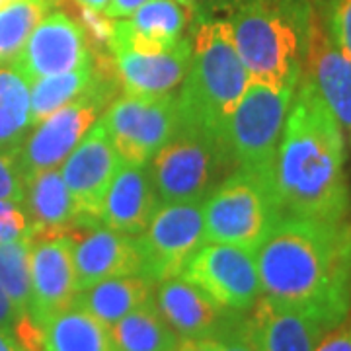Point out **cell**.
<instances>
[{
	"label": "cell",
	"instance_id": "6da1fadb",
	"mask_svg": "<svg viewBox=\"0 0 351 351\" xmlns=\"http://www.w3.org/2000/svg\"><path fill=\"white\" fill-rule=\"evenodd\" d=\"M262 295L330 328L351 313V219L281 217L254 250Z\"/></svg>",
	"mask_w": 351,
	"mask_h": 351
},
{
	"label": "cell",
	"instance_id": "7a4b0ae2",
	"mask_svg": "<svg viewBox=\"0 0 351 351\" xmlns=\"http://www.w3.org/2000/svg\"><path fill=\"white\" fill-rule=\"evenodd\" d=\"M271 182L281 217L326 223L351 219L348 141L304 73L289 106Z\"/></svg>",
	"mask_w": 351,
	"mask_h": 351
},
{
	"label": "cell",
	"instance_id": "3957f363",
	"mask_svg": "<svg viewBox=\"0 0 351 351\" xmlns=\"http://www.w3.org/2000/svg\"><path fill=\"white\" fill-rule=\"evenodd\" d=\"M314 22L313 0H242L228 24L252 82L297 88Z\"/></svg>",
	"mask_w": 351,
	"mask_h": 351
},
{
	"label": "cell",
	"instance_id": "277c9868",
	"mask_svg": "<svg viewBox=\"0 0 351 351\" xmlns=\"http://www.w3.org/2000/svg\"><path fill=\"white\" fill-rule=\"evenodd\" d=\"M250 82L228 20L201 24L191 38L188 73L178 92V121L226 138L228 119Z\"/></svg>",
	"mask_w": 351,
	"mask_h": 351
},
{
	"label": "cell",
	"instance_id": "5b68a950",
	"mask_svg": "<svg viewBox=\"0 0 351 351\" xmlns=\"http://www.w3.org/2000/svg\"><path fill=\"white\" fill-rule=\"evenodd\" d=\"M119 86L121 84L115 75L112 53L98 55V64H94V76L86 90L61 110L39 121L38 125L32 127L14 154L24 180L41 170L59 168L90 131V127L115 100Z\"/></svg>",
	"mask_w": 351,
	"mask_h": 351
},
{
	"label": "cell",
	"instance_id": "8992f818",
	"mask_svg": "<svg viewBox=\"0 0 351 351\" xmlns=\"http://www.w3.org/2000/svg\"><path fill=\"white\" fill-rule=\"evenodd\" d=\"M234 168L223 135L180 121L174 135L149 162L160 205L203 201Z\"/></svg>",
	"mask_w": 351,
	"mask_h": 351
},
{
	"label": "cell",
	"instance_id": "52a82bcc",
	"mask_svg": "<svg viewBox=\"0 0 351 351\" xmlns=\"http://www.w3.org/2000/svg\"><path fill=\"white\" fill-rule=\"evenodd\" d=\"M281 219L271 176L234 168L203 199L205 242L256 250Z\"/></svg>",
	"mask_w": 351,
	"mask_h": 351
},
{
	"label": "cell",
	"instance_id": "ba28073f",
	"mask_svg": "<svg viewBox=\"0 0 351 351\" xmlns=\"http://www.w3.org/2000/svg\"><path fill=\"white\" fill-rule=\"evenodd\" d=\"M295 88L250 82L226 127V145L237 168L271 176Z\"/></svg>",
	"mask_w": 351,
	"mask_h": 351
},
{
	"label": "cell",
	"instance_id": "9c48e42d",
	"mask_svg": "<svg viewBox=\"0 0 351 351\" xmlns=\"http://www.w3.org/2000/svg\"><path fill=\"white\" fill-rule=\"evenodd\" d=\"M100 121L121 162L149 164L178 129V94H123L108 106Z\"/></svg>",
	"mask_w": 351,
	"mask_h": 351
},
{
	"label": "cell",
	"instance_id": "30bf717a",
	"mask_svg": "<svg viewBox=\"0 0 351 351\" xmlns=\"http://www.w3.org/2000/svg\"><path fill=\"white\" fill-rule=\"evenodd\" d=\"M137 240L143 277L158 283L180 276L189 258L205 244L203 201L164 203Z\"/></svg>",
	"mask_w": 351,
	"mask_h": 351
},
{
	"label": "cell",
	"instance_id": "8fae6325",
	"mask_svg": "<svg viewBox=\"0 0 351 351\" xmlns=\"http://www.w3.org/2000/svg\"><path fill=\"white\" fill-rule=\"evenodd\" d=\"M180 277L234 313H250L262 297L254 252L240 246L205 242L184 265Z\"/></svg>",
	"mask_w": 351,
	"mask_h": 351
},
{
	"label": "cell",
	"instance_id": "7c38bea8",
	"mask_svg": "<svg viewBox=\"0 0 351 351\" xmlns=\"http://www.w3.org/2000/svg\"><path fill=\"white\" fill-rule=\"evenodd\" d=\"M119 164L121 158L98 119L59 166L73 199L78 230L98 226L101 205Z\"/></svg>",
	"mask_w": 351,
	"mask_h": 351
},
{
	"label": "cell",
	"instance_id": "4fadbf2b",
	"mask_svg": "<svg viewBox=\"0 0 351 351\" xmlns=\"http://www.w3.org/2000/svg\"><path fill=\"white\" fill-rule=\"evenodd\" d=\"M94 63L84 27L64 12H47L8 61L16 73L34 82Z\"/></svg>",
	"mask_w": 351,
	"mask_h": 351
},
{
	"label": "cell",
	"instance_id": "5bb4252c",
	"mask_svg": "<svg viewBox=\"0 0 351 351\" xmlns=\"http://www.w3.org/2000/svg\"><path fill=\"white\" fill-rule=\"evenodd\" d=\"M29 283V324L34 328L71 306L76 295L75 232L32 237Z\"/></svg>",
	"mask_w": 351,
	"mask_h": 351
},
{
	"label": "cell",
	"instance_id": "9a60e30c",
	"mask_svg": "<svg viewBox=\"0 0 351 351\" xmlns=\"http://www.w3.org/2000/svg\"><path fill=\"white\" fill-rule=\"evenodd\" d=\"M154 302L180 339H217L239 316L180 276L154 283Z\"/></svg>",
	"mask_w": 351,
	"mask_h": 351
},
{
	"label": "cell",
	"instance_id": "2e32d148",
	"mask_svg": "<svg viewBox=\"0 0 351 351\" xmlns=\"http://www.w3.org/2000/svg\"><path fill=\"white\" fill-rule=\"evenodd\" d=\"M110 53L123 94L162 96L172 94L188 73L191 39L182 38L162 51H135L121 43H110Z\"/></svg>",
	"mask_w": 351,
	"mask_h": 351
},
{
	"label": "cell",
	"instance_id": "e0dca14e",
	"mask_svg": "<svg viewBox=\"0 0 351 351\" xmlns=\"http://www.w3.org/2000/svg\"><path fill=\"white\" fill-rule=\"evenodd\" d=\"M76 293L113 277L143 276V256L135 234L104 226L75 237Z\"/></svg>",
	"mask_w": 351,
	"mask_h": 351
},
{
	"label": "cell",
	"instance_id": "ac0fdd59",
	"mask_svg": "<svg viewBox=\"0 0 351 351\" xmlns=\"http://www.w3.org/2000/svg\"><path fill=\"white\" fill-rule=\"evenodd\" d=\"M246 330L256 351H314L332 328L262 295L246 316Z\"/></svg>",
	"mask_w": 351,
	"mask_h": 351
},
{
	"label": "cell",
	"instance_id": "d6986e66",
	"mask_svg": "<svg viewBox=\"0 0 351 351\" xmlns=\"http://www.w3.org/2000/svg\"><path fill=\"white\" fill-rule=\"evenodd\" d=\"M158 207L160 201L152 184L149 164L121 162L106 193L98 226L137 237L149 226Z\"/></svg>",
	"mask_w": 351,
	"mask_h": 351
},
{
	"label": "cell",
	"instance_id": "ffe728a7",
	"mask_svg": "<svg viewBox=\"0 0 351 351\" xmlns=\"http://www.w3.org/2000/svg\"><path fill=\"white\" fill-rule=\"evenodd\" d=\"M302 73L313 80L351 147V57L328 36L318 18Z\"/></svg>",
	"mask_w": 351,
	"mask_h": 351
},
{
	"label": "cell",
	"instance_id": "44dd1931",
	"mask_svg": "<svg viewBox=\"0 0 351 351\" xmlns=\"http://www.w3.org/2000/svg\"><path fill=\"white\" fill-rule=\"evenodd\" d=\"M24 209L34 226V237L78 230L73 199L59 168L25 178Z\"/></svg>",
	"mask_w": 351,
	"mask_h": 351
},
{
	"label": "cell",
	"instance_id": "7402d4cb",
	"mask_svg": "<svg viewBox=\"0 0 351 351\" xmlns=\"http://www.w3.org/2000/svg\"><path fill=\"white\" fill-rule=\"evenodd\" d=\"M34 351H119L112 328L82 308L66 306L36 328Z\"/></svg>",
	"mask_w": 351,
	"mask_h": 351
},
{
	"label": "cell",
	"instance_id": "603a6c76",
	"mask_svg": "<svg viewBox=\"0 0 351 351\" xmlns=\"http://www.w3.org/2000/svg\"><path fill=\"white\" fill-rule=\"evenodd\" d=\"M152 299L154 283L151 279L143 276H125L106 279L78 291L71 304L92 314L106 326H113L117 320Z\"/></svg>",
	"mask_w": 351,
	"mask_h": 351
},
{
	"label": "cell",
	"instance_id": "cb8c5ba5",
	"mask_svg": "<svg viewBox=\"0 0 351 351\" xmlns=\"http://www.w3.org/2000/svg\"><path fill=\"white\" fill-rule=\"evenodd\" d=\"M110 328L119 351H176L182 341L174 328L164 320L154 299Z\"/></svg>",
	"mask_w": 351,
	"mask_h": 351
},
{
	"label": "cell",
	"instance_id": "d4e9b609",
	"mask_svg": "<svg viewBox=\"0 0 351 351\" xmlns=\"http://www.w3.org/2000/svg\"><path fill=\"white\" fill-rule=\"evenodd\" d=\"M29 248H32V237L0 244V287L20 316V328H18L20 343H25L36 332V328L29 324V301H32Z\"/></svg>",
	"mask_w": 351,
	"mask_h": 351
},
{
	"label": "cell",
	"instance_id": "484cf974",
	"mask_svg": "<svg viewBox=\"0 0 351 351\" xmlns=\"http://www.w3.org/2000/svg\"><path fill=\"white\" fill-rule=\"evenodd\" d=\"M32 127L29 82L10 64L0 63V151L16 154Z\"/></svg>",
	"mask_w": 351,
	"mask_h": 351
},
{
	"label": "cell",
	"instance_id": "4316f807",
	"mask_svg": "<svg viewBox=\"0 0 351 351\" xmlns=\"http://www.w3.org/2000/svg\"><path fill=\"white\" fill-rule=\"evenodd\" d=\"M94 76V63L61 75L43 76L29 82V112L32 123L38 125L51 113L61 110L69 101L78 98Z\"/></svg>",
	"mask_w": 351,
	"mask_h": 351
},
{
	"label": "cell",
	"instance_id": "83f0119b",
	"mask_svg": "<svg viewBox=\"0 0 351 351\" xmlns=\"http://www.w3.org/2000/svg\"><path fill=\"white\" fill-rule=\"evenodd\" d=\"M53 6V0H20L0 10V63H8L22 49L32 29Z\"/></svg>",
	"mask_w": 351,
	"mask_h": 351
},
{
	"label": "cell",
	"instance_id": "f1b7e54d",
	"mask_svg": "<svg viewBox=\"0 0 351 351\" xmlns=\"http://www.w3.org/2000/svg\"><path fill=\"white\" fill-rule=\"evenodd\" d=\"M313 4L320 25L351 57V0H313Z\"/></svg>",
	"mask_w": 351,
	"mask_h": 351
},
{
	"label": "cell",
	"instance_id": "f546056e",
	"mask_svg": "<svg viewBox=\"0 0 351 351\" xmlns=\"http://www.w3.org/2000/svg\"><path fill=\"white\" fill-rule=\"evenodd\" d=\"M34 237V226L24 205L16 201L0 199V244Z\"/></svg>",
	"mask_w": 351,
	"mask_h": 351
},
{
	"label": "cell",
	"instance_id": "4dcf8cb0",
	"mask_svg": "<svg viewBox=\"0 0 351 351\" xmlns=\"http://www.w3.org/2000/svg\"><path fill=\"white\" fill-rule=\"evenodd\" d=\"M25 180L12 152L0 151V199L24 205Z\"/></svg>",
	"mask_w": 351,
	"mask_h": 351
},
{
	"label": "cell",
	"instance_id": "1f68e13d",
	"mask_svg": "<svg viewBox=\"0 0 351 351\" xmlns=\"http://www.w3.org/2000/svg\"><path fill=\"white\" fill-rule=\"evenodd\" d=\"M246 316L248 313L239 316L225 332L217 338L219 341V351H256L248 338V330H246Z\"/></svg>",
	"mask_w": 351,
	"mask_h": 351
},
{
	"label": "cell",
	"instance_id": "d6a6232c",
	"mask_svg": "<svg viewBox=\"0 0 351 351\" xmlns=\"http://www.w3.org/2000/svg\"><path fill=\"white\" fill-rule=\"evenodd\" d=\"M314 351H351V313L341 324L332 328L326 336L318 341Z\"/></svg>",
	"mask_w": 351,
	"mask_h": 351
},
{
	"label": "cell",
	"instance_id": "836d02e7",
	"mask_svg": "<svg viewBox=\"0 0 351 351\" xmlns=\"http://www.w3.org/2000/svg\"><path fill=\"white\" fill-rule=\"evenodd\" d=\"M18 328H20V316L16 313L10 299L6 297V293L0 287V330L18 338Z\"/></svg>",
	"mask_w": 351,
	"mask_h": 351
},
{
	"label": "cell",
	"instance_id": "e575fe53",
	"mask_svg": "<svg viewBox=\"0 0 351 351\" xmlns=\"http://www.w3.org/2000/svg\"><path fill=\"white\" fill-rule=\"evenodd\" d=\"M149 0H110L104 14L112 20H125Z\"/></svg>",
	"mask_w": 351,
	"mask_h": 351
},
{
	"label": "cell",
	"instance_id": "d590c367",
	"mask_svg": "<svg viewBox=\"0 0 351 351\" xmlns=\"http://www.w3.org/2000/svg\"><path fill=\"white\" fill-rule=\"evenodd\" d=\"M176 351H219V341L213 338L182 339Z\"/></svg>",
	"mask_w": 351,
	"mask_h": 351
},
{
	"label": "cell",
	"instance_id": "8d00e7d4",
	"mask_svg": "<svg viewBox=\"0 0 351 351\" xmlns=\"http://www.w3.org/2000/svg\"><path fill=\"white\" fill-rule=\"evenodd\" d=\"M0 351H29L25 350L24 346L20 343V339L16 336H10L6 332L0 330Z\"/></svg>",
	"mask_w": 351,
	"mask_h": 351
},
{
	"label": "cell",
	"instance_id": "74e56055",
	"mask_svg": "<svg viewBox=\"0 0 351 351\" xmlns=\"http://www.w3.org/2000/svg\"><path fill=\"white\" fill-rule=\"evenodd\" d=\"M55 2H57V0H53V4H55ZM75 2L78 6H84V8H92V10L104 12L110 0H75Z\"/></svg>",
	"mask_w": 351,
	"mask_h": 351
},
{
	"label": "cell",
	"instance_id": "f35d334b",
	"mask_svg": "<svg viewBox=\"0 0 351 351\" xmlns=\"http://www.w3.org/2000/svg\"><path fill=\"white\" fill-rule=\"evenodd\" d=\"M8 6H12V4H8V0H0V10H4Z\"/></svg>",
	"mask_w": 351,
	"mask_h": 351
},
{
	"label": "cell",
	"instance_id": "ab89813d",
	"mask_svg": "<svg viewBox=\"0 0 351 351\" xmlns=\"http://www.w3.org/2000/svg\"><path fill=\"white\" fill-rule=\"evenodd\" d=\"M180 2H182V4H184V6H191V2H195V0H180Z\"/></svg>",
	"mask_w": 351,
	"mask_h": 351
},
{
	"label": "cell",
	"instance_id": "60d3db41",
	"mask_svg": "<svg viewBox=\"0 0 351 351\" xmlns=\"http://www.w3.org/2000/svg\"><path fill=\"white\" fill-rule=\"evenodd\" d=\"M16 2H20V0H8V4H16Z\"/></svg>",
	"mask_w": 351,
	"mask_h": 351
}]
</instances>
